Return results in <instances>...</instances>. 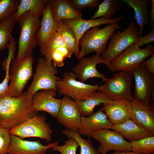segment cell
I'll return each instance as SVG.
<instances>
[{
  "instance_id": "20",
  "label": "cell",
  "mask_w": 154,
  "mask_h": 154,
  "mask_svg": "<svg viewBox=\"0 0 154 154\" xmlns=\"http://www.w3.org/2000/svg\"><path fill=\"white\" fill-rule=\"evenodd\" d=\"M58 22L54 18L51 4L49 0H48L42 15L40 28L37 33L38 45L40 49L46 45L57 32Z\"/></svg>"
},
{
  "instance_id": "23",
  "label": "cell",
  "mask_w": 154,
  "mask_h": 154,
  "mask_svg": "<svg viewBox=\"0 0 154 154\" xmlns=\"http://www.w3.org/2000/svg\"><path fill=\"white\" fill-rule=\"evenodd\" d=\"M54 18L56 22L82 18L80 11L75 9L68 0H50Z\"/></svg>"
},
{
  "instance_id": "22",
  "label": "cell",
  "mask_w": 154,
  "mask_h": 154,
  "mask_svg": "<svg viewBox=\"0 0 154 154\" xmlns=\"http://www.w3.org/2000/svg\"><path fill=\"white\" fill-rule=\"evenodd\" d=\"M111 129L119 132L129 141L154 136V133L139 126L131 118L121 124H114Z\"/></svg>"
},
{
  "instance_id": "31",
  "label": "cell",
  "mask_w": 154,
  "mask_h": 154,
  "mask_svg": "<svg viewBox=\"0 0 154 154\" xmlns=\"http://www.w3.org/2000/svg\"><path fill=\"white\" fill-rule=\"evenodd\" d=\"M129 142L131 151L137 154H154V136Z\"/></svg>"
},
{
  "instance_id": "25",
  "label": "cell",
  "mask_w": 154,
  "mask_h": 154,
  "mask_svg": "<svg viewBox=\"0 0 154 154\" xmlns=\"http://www.w3.org/2000/svg\"><path fill=\"white\" fill-rule=\"evenodd\" d=\"M112 101L103 93L99 91L93 93L83 100L75 102L80 115L86 117L94 112L96 106Z\"/></svg>"
},
{
  "instance_id": "30",
  "label": "cell",
  "mask_w": 154,
  "mask_h": 154,
  "mask_svg": "<svg viewBox=\"0 0 154 154\" xmlns=\"http://www.w3.org/2000/svg\"><path fill=\"white\" fill-rule=\"evenodd\" d=\"M62 133L68 138H73L78 143L80 148V154H99L94 146L90 138L85 140L81 136L78 131L66 129Z\"/></svg>"
},
{
  "instance_id": "4",
  "label": "cell",
  "mask_w": 154,
  "mask_h": 154,
  "mask_svg": "<svg viewBox=\"0 0 154 154\" xmlns=\"http://www.w3.org/2000/svg\"><path fill=\"white\" fill-rule=\"evenodd\" d=\"M154 54V46L148 44L141 49L134 44L111 61L108 66L112 72L131 71Z\"/></svg>"
},
{
  "instance_id": "41",
  "label": "cell",
  "mask_w": 154,
  "mask_h": 154,
  "mask_svg": "<svg viewBox=\"0 0 154 154\" xmlns=\"http://www.w3.org/2000/svg\"><path fill=\"white\" fill-rule=\"evenodd\" d=\"M152 8L150 12L149 13V15L150 17V26L152 27H154V0H152L151 1Z\"/></svg>"
},
{
  "instance_id": "32",
  "label": "cell",
  "mask_w": 154,
  "mask_h": 154,
  "mask_svg": "<svg viewBox=\"0 0 154 154\" xmlns=\"http://www.w3.org/2000/svg\"><path fill=\"white\" fill-rule=\"evenodd\" d=\"M66 45L60 34L56 32L51 37L46 45L40 49V52L41 54L44 56L45 58L52 61L51 56L53 51L58 47Z\"/></svg>"
},
{
  "instance_id": "15",
  "label": "cell",
  "mask_w": 154,
  "mask_h": 154,
  "mask_svg": "<svg viewBox=\"0 0 154 154\" xmlns=\"http://www.w3.org/2000/svg\"><path fill=\"white\" fill-rule=\"evenodd\" d=\"M56 91L53 89L41 90L33 96L32 103L33 110L37 112L43 111L56 117L61 103V99H56Z\"/></svg>"
},
{
  "instance_id": "18",
  "label": "cell",
  "mask_w": 154,
  "mask_h": 154,
  "mask_svg": "<svg viewBox=\"0 0 154 154\" xmlns=\"http://www.w3.org/2000/svg\"><path fill=\"white\" fill-rule=\"evenodd\" d=\"M113 125L102 108L87 117L81 116L78 131L81 135L88 136L98 130L111 129Z\"/></svg>"
},
{
  "instance_id": "8",
  "label": "cell",
  "mask_w": 154,
  "mask_h": 154,
  "mask_svg": "<svg viewBox=\"0 0 154 154\" xmlns=\"http://www.w3.org/2000/svg\"><path fill=\"white\" fill-rule=\"evenodd\" d=\"M131 71L115 72L104 84L99 86L98 90L104 94L112 100H133L131 90L132 78Z\"/></svg>"
},
{
  "instance_id": "5",
  "label": "cell",
  "mask_w": 154,
  "mask_h": 154,
  "mask_svg": "<svg viewBox=\"0 0 154 154\" xmlns=\"http://www.w3.org/2000/svg\"><path fill=\"white\" fill-rule=\"evenodd\" d=\"M34 57L32 53L23 60L19 61L15 58L11 62L10 70L8 95L17 97L20 96L33 73Z\"/></svg>"
},
{
  "instance_id": "7",
  "label": "cell",
  "mask_w": 154,
  "mask_h": 154,
  "mask_svg": "<svg viewBox=\"0 0 154 154\" xmlns=\"http://www.w3.org/2000/svg\"><path fill=\"white\" fill-rule=\"evenodd\" d=\"M46 120L44 114H38L11 128L9 130V134L22 139L36 137L50 142L53 131Z\"/></svg>"
},
{
  "instance_id": "10",
  "label": "cell",
  "mask_w": 154,
  "mask_h": 154,
  "mask_svg": "<svg viewBox=\"0 0 154 154\" xmlns=\"http://www.w3.org/2000/svg\"><path fill=\"white\" fill-rule=\"evenodd\" d=\"M135 82L133 100L154 108L151 98H154V75L143 63L131 71Z\"/></svg>"
},
{
  "instance_id": "16",
  "label": "cell",
  "mask_w": 154,
  "mask_h": 154,
  "mask_svg": "<svg viewBox=\"0 0 154 154\" xmlns=\"http://www.w3.org/2000/svg\"><path fill=\"white\" fill-rule=\"evenodd\" d=\"M11 144L8 151L9 154H45L48 150L58 145L57 141L47 145H42L38 140L29 141L10 134Z\"/></svg>"
},
{
  "instance_id": "28",
  "label": "cell",
  "mask_w": 154,
  "mask_h": 154,
  "mask_svg": "<svg viewBox=\"0 0 154 154\" xmlns=\"http://www.w3.org/2000/svg\"><path fill=\"white\" fill-rule=\"evenodd\" d=\"M17 22L14 15L0 21V51L8 48L13 28Z\"/></svg>"
},
{
  "instance_id": "24",
  "label": "cell",
  "mask_w": 154,
  "mask_h": 154,
  "mask_svg": "<svg viewBox=\"0 0 154 154\" xmlns=\"http://www.w3.org/2000/svg\"><path fill=\"white\" fill-rule=\"evenodd\" d=\"M134 11V19L139 27V37H142L145 26L150 25L149 12L147 9L148 0H122Z\"/></svg>"
},
{
  "instance_id": "13",
  "label": "cell",
  "mask_w": 154,
  "mask_h": 154,
  "mask_svg": "<svg viewBox=\"0 0 154 154\" xmlns=\"http://www.w3.org/2000/svg\"><path fill=\"white\" fill-rule=\"evenodd\" d=\"M73 69V72L76 78L84 82L88 79L97 78L101 79L103 82L107 80L105 76L99 72L96 69L97 65L103 64L108 66L109 63L105 60L100 55L96 54L89 57H83Z\"/></svg>"
},
{
  "instance_id": "9",
  "label": "cell",
  "mask_w": 154,
  "mask_h": 154,
  "mask_svg": "<svg viewBox=\"0 0 154 154\" xmlns=\"http://www.w3.org/2000/svg\"><path fill=\"white\" fill-rule=\"evenodd\" d=\"M139 35V29L134 22H131L124 31L113 34L108 47L101 56L109 63L124 50L136 43Z\"/></svg>"
},
{
  "instance_id": "17",
  "label": "cell",
  "mask_w": 154,
  "mask_h": 154,
  "mask_svg": "<svg viewBox=\"0 0 154 154\" xmlns=\"http://www.w3.org/2000/svg\"><path fill=\"white\" fill-rule=\"evenodd\" d=\"M103 104V111L114 124H121L131 118V101L126 100H112Z\"/></svg>"
},
{
  "instance_id": "42",
  "label": "cell",
  "mask_w": 154,
  "mask_h": 154,
  "mask_svg": "<svg viewBox=\"0 0 154 154\" xmlns=\"http://www.w3.org/2000/svg\"><path fill=\"white\" fill-rule=\"evenodd\" d=\"M110 154H137L134 152L132 151L126 152H117L115 151L113 153Z\"/></svg>"
},
{
  "instance_id": "43",
  "label": "cell",
  "mask_w": 154,
  "mask_h": 154,
  "mask_svg": "<svg viewBox=\"0 0 154 154\" xmlns=\"http://www.w3.org/2000/svg\"><path fill=\"white\" fill-rule=\"evenodd\" d=\"M3 126H2L1 123H0V127H2Z\"/></svg>"
},
{
  "instance_id": "34",
  "label": "cell",
  "mask_w": 154,
  "mask_h": 154,
  "mask_svg": "<svg viewBox=\"0 0 154 154\" xmlns=\"http://www.w3.org/2000/svg\"><path fill=\"white\" fill-rule=\"evenodd\" d=\"M79 144L73 138H70L66 140L65 144L61 146L56 145L50 150L56 151L61 154H76V151Z\"/></svg>"
},
{
  "instance_id": "3",
  "label": "cell",
  "mask_w": 154,
  "mask_h": 154,
  "mask_svg": "<svg viewBox=\"0 0 154 154\" xmlns=\"http://www.w3.org/2000/svg\"><path fill=\"white\" fill-rule=\"evenodd\" d=\"M17 22L20 27V32L15 58L20 61L32 53L38 45L36 36L40 26L41 20L35 18L28 11L21 15Z\"/></svg>"
},
{
  "instance_id": "14",
  "label": "cell",
  "mask_w": 154,
  "mask_h": 154,
  "mask_svg": "<svg viewBox=\"0 0 154 154\" xmlns=\"http://www.w3.org/2000/svg\"><path fill=\"white\" fill-rule=\"evenodd\" d=\"M81 116L75 101L64 95L61 99L60 110L56 117L58 122L66 129L78 131L80 126Z\"/></svg>"
},
{
  "instance_id": "36",
  "label": "cell",
  "mask_w": 154,
  "mask_h": 154,
  "mask_svg": "<svg viewBox=\"0 0 154 154\" xmlns=\"http://www.w3.org/2000/svg\"><path fill=\"white\" fill-rule=\"evenodd\" d=\"M9 129L0 127V154H7L11 142Z\"/></svg>"
},
{
  "instance_id": "35",
  "label": "cell",
  "mask_w": 154,
  "mask_h": 154,
  "mask_svg": "<svg viewBox=\"0 0 154 154\" xmlns=\"http://www.w3.org/2000/svg\"><path fill=\"white\" fill-rule=\"evenodd\" d=\"M72 7L76 10L80 11L86 7L94 9L99 4V0H68Z\"/></svg>"
},
{
  "instance_id": "27",
  "label": "cell",
  "mask_w": 154,
  "mask_h": 154,
  "mask_svg": "<svg viewBox=\"0 0 154 154\" xmlns=\"http://www.w3.org/2000/svg\"><path fill=\"white\" fill-rule=\"evenodd\" d=\"M120 0H105L99 5L97 10L91 19H95L103 17L109 19L121 8Z\"/></svg>"
},
{
  "instance_id": "33",
  "label": "cell",
  "mask_w": 154,
  "mask_h": 154,
  "mask_svg": "<svg viewBox=\"0 0 154 154\" xmlns=\"http://www.w3.org/2000/svg\"><path fill=\"white\" fill-rule=\"evenodd\" d=\"M73 54L66 46L58 47L52 52L51 60L54 65L56 68L62 67L64 65V60L67 58H70Z\"/></svg>"
},
{
  "instance_id": "2",
  "label": "cell",
  "mask_w": 154,
  "mask_h": 154,
  "mask_svg": "<svg viewBox=\"0 0 154 154\" xmlns=\"http://www.w3.org/2000/svg\"><path fill=\"white\" fill-rule=\"evenodd\" d=\"M119 23L109 24L100 29L95 27L86 32L80 39L79 46L81 49L76 57L78 60L92 52L100 55L106 50L107 43L113 34L119 29Z\"/></svg>"
},
{
  "instance_id": "21",
  "label": "cell",
  "mask_w": 154,
  "mask_h": 154,
  "mask_svg": "<svg viewBox=\"0 0 154 154\" xmlns=\"http://www.w3.org/2000/svg\"><path fill=\"white\" fill-rule=\"evenodd\" d=\"M131 119L141 127L154 133V108L133 100Z\"/></svg>"
},
{
  "instance_id": "6",
  "label": "cell",
  "mask_w": 154,
  "mask_h": 154,
  "mask_svg": "<svg viewBox=\"0 0 154 154\" xmlns=\"http://www.w3.org/2000/svg\"><path fill=\"white\" fill-rule=\"evenodd\" d=\"M58 72L57 68L52 61L39 57L32 82L27 92L33 96L42 90L53 89L57 91V82L60 79L56 76Z\"/></svg>"
},
{
  "instance_id": "19",
  "label": "cell",
  "mask_w": 154,
  "mask_h": 154,
  "mask_svg": "<svg viewBox=\"0 0 154 154\" xmlns=\"http://www.w3.org/2000/svg\"><path fill=\"white\" fill-rule=\"evenodd\" d=\"M123 16L108 19L102 17L95 19L85 20L82 18L63 21L73 31L79 47V41L83 35L90 29L104 24L119 23L123 19Z\"/></svg>"
},
{
  "instance_id": "38",
  "label": "cell",
  "mask_w": 154,
  "mask_h": 154,
  "mask_svg": "<svg viewBox=\"0 0 154 154\" xmlns=\"http://www.w3.org/2000/svg\"><path fill=\"white\" fill-rule=\"evenodd\" d=\"M3 68L6 71V75L4 79L0 84V98L7 95L9 87L8 84L9 81L10 66H7Z\"/></svg>"
},
{
  "instance_id": "12",
  "label": "cell",
  "mask_w": 154,
  "mask_h": 154,
  "mask_svg": "<svg viewBox=\"0 0 154 154\" xmlns=\"http://www.w3.org/2000/svg\"><path fill=\"white\" fill-rule=\"evenodd\" d=\"M87 137L100 142V145L97 150L99 154H106L112 150L117 152L131 151L130 142L127 141L121 133L114 130L101 129L93 132Z\"/></svg>"
},
{
  "instance_id": "40",
  "label": "cell",
  "mask_w": 154,
  "mask_h": 154,
  "mask_svg": "<svg viewBox=\"0 0 154 154\" xmlns=\"http://www.w3.org/2000/svg\"><path fill=\"white\" fill-rule=\"evenodd\" d=\"M143 63L149 72L154 75V54L149 58L145 60Z\"/></svg>"
},
{
  "instance_id": "37",
  "label": "cell",
  "mask_w": 154,
  "mask_h": 154,
  "mask_svg": "<svg viewBox=\"0 0 154 154\" xmlns=\"http://www.w3.org/2000/svg\"><path fill=\"white\" fill-rule=\"evenodd\" d=\"M16 42L15 38L12 37L8 48V54L3 61L2 64H10L11 62L15 58V54L16 50Z\"/></svg>"
},
{
  "instance_id": "29",
  "label": "cell",
  "mask_w": 154,
  "mask_h": 154,
  "mask_svg": "<svg viewBox=\"0 0 154 154\" xmlns=\"http://www.w3.org/2000/svg\"><path fill=\"white\" fill-rule=\"evenodd\" d=\"M57 32L60 34L66 46L77 57L80 50L72 30L63 21H61L58 22Z\"/></svg>"
},
{
  "instance_id": "26",
  "label": "cell",
  "mask_w": 154,
  "mask_h": 154,
  "mask_svg": "<svg viewBox=\"0 0 154 154\" xmlns=\"http://www.w3.org/2000/svg\"><path fill=\"white\" fill-rule=\"evenodd\" d=\"M48 1L47 0H21L14 16L18 21L23 14L29 11L34 17L39 19L42 15Z\"/></svg>"
},
{
  "instance_id": "39",
  "label": "cell",
  "mask_w": 154,
  "mask_h": 154,
  "mask_svg": "<svg viewBox=\"0 0 154 154\" xmlns=\"http://www.w3.org/2000/svg\"><path fill=\"white\" fill-rule=\"evenodd\" d=\"M151 31L147 35L139 37L137 41L135 44L140 47L145 44H149L154 41V27H152Z\"/></svg>"
},
{
  "instance_id": "11",
  "label": "cell",
  "mask_w": 154,
  "mask_h": 154,
  "mask_svg": "<svg viewBox=\"0 0 154 154\" xmlns=\"http://www.w3.org/2000/svg\"><path fill=\"white\" fill-rule=\"evenodd\" d=\"M75 74L70 71L63 74V78L58 80L56 88L60 94L70 98L75 101L83 100L97 92L98 85H91L77 81Z\"/></svg>"
},
{
  "instance_id": "1",
  "label": "cell",
  "mask_w": 154,
  "mask_h": 154,
  "mask_svg": "<svg viewBox=\"0 0 154 154\" xmlns=\"http://www.w3.org/2000/svg\"><path fill=\"white\" fill-rule=\"evenodd\" d=\"M33 95L23 92L17 97L7 95L0 98V122L10 129L38 114L33 108Z\"/></svg>"
}]
</instances>
